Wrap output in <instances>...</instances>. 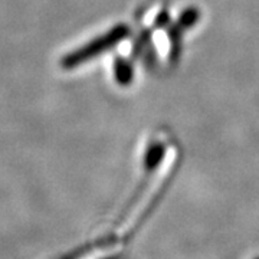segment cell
<instances>
[{
  "mask_svg": "<svg viewBox=\"0 0 259 259\" xmlns=\"http://www.w3.org/2000/svg\"><path fill=\"white\" fill-rule=\"evenodd\" d=\"M176 157L177 153L175 148H168L164 153L161 163L158 164L157 170L151 175V179H150L147 186L141 189L140 196L134 200V203L130 206V209L125 213L124 221L121 223V232H127V229L134 228L139 223L140 218L146 213L148 204L153 202V199L156 197L158 190L161 189V186L164 185V182L170 176V171L176 163Z\"/></svg>",
  "mask_w": 259,
  "mask_h": 259,
  "instance_id": "6da1fadb",
  "label": "cell"
},
{
  "mask_svg": "<svg viewBox=\"0 0 259 259\" xmlns=\"http://www.w3.org/2000/svg\"><path fill=\"white\" fill-rule=\"evenodd\" d=\"M128 28H127L125 25L115 26V28H112L110 32H107L105 35L97 37L95 40L87 44L85 47L81 48V49H78V51H75V52H72L71 55L65 56L62 65H64L65 68L69 69V68H76V66H79V65L85 64V62L94 59L95 56H98L100 54H102V52H107V51L111 49L114 45L120 44L121 40H124L125 37L128 36Z\"/></svg>",
  "mask_w": 259,
  "mask_h": 259,
  "instance_id": "7a4b0ae2",
  "label": "cell"
},
{
  "mask_svg": "<svg viewBox=\"0 0 259 259\" xmlns=\"http://www.w3.org/2000/svg\"><path fill=\"white\" fill-rule=\"evenodd\" d=\"M115 78L122 85L130 83V81H131L133 71H131V66L125 61H120V62L115 64Z\"/></svg>",
  "mask_w": 259,
  "mask_h": 259,
  "instance_id": "3957f363",
  "label": "cell"
},
{
  "mask_svg": "<svg viewBox=\"0 0 259 259\" xmlns=\"http://www.w3.org/2000/svg\"><path fill=\"white\" fill-rule=\"evenodd\" d=\"M154 42H156V47H157L158 52H160L161 56H166L170 52L171 42H170V37H168L166 32H157L156 36H154Z\"/></svg>",
  "mask_w": 259,
  "mask_h": 259,
  "instance_id": "277c9868",
  "label": "cell"
}]
</instances>
